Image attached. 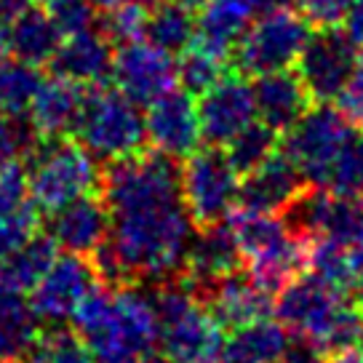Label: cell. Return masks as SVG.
<instances>
[{
    "mask_svg": "<svg viewBox=\"0 0 363 363\" xmlns=\"http://www.w3.org/2000/svg\"><path fill=\"white\" fill-rule=\"evenodd\" d=\"M177 160L158 150H139L113 160L102 174V198L110 208V249L125 281H169L184 272L193 219L182 201Z\"/></svg>",
    "mask_w": 363,
    "mask_h": 363,
    "instance_id": "6da1fadb",
    "label": "cell"
},
{
    "mask_svg": "<svg viewBox=\"0 0 363 363\" xmlns=\"http://www.w3.org/2000/svg\"><path fill=\"white\" fill-rule=\"evenodd\" d=\"M96 363H145L160 342L155 302L136 286L99 284L80 299L69 318Z\"/></svg>",
    "mask_w": 363,
    "mask_h": 363,
    "instance_id": "7a4b0ae2",
    "label": "cell"
},
{
    "mask_svg": "<svg viewBox=\"0 0 363 363\" xmlns=\"http://www.w3.org/2000/svg\"><path fill=\"white\" fill-rule=\"evenodd\" d=\"M160 320V342L179 363H222L225 326L201 302L193 284L177 275L152 294Z\"/></svg>",
    "mask_w": 363,
    "mask_h": 363,
    "instance_id": "3957f363",
    "label": "cell"
},
{
    "mask_svg": "<svg viewBox=\"0 0 363 363\" xmlns=\"http://www.w3.org/2000/svg\"><path fill=\"white\" fill-rule=\"evenodd\" d=\"M75 136L96 160L128 158L147 142L145 113L115 86H86Z\"/></svg>",
    "mask_w": 363,
    "mask_h": 363,
    "instance_id": "277c9868",
    "label": "cell"
},
{
    "mask_svg": "<svg viewBox=\"0 0 363 363\" xmlns=\"http://www.w3.org/2000/svg\"><path fill=\"white\" fill-rule=\"evenodd\" d=\"M30 201L35 208L54 214L62 206L94 193L102 184L99 163L80 142L69 139H43L35 147V158L27 169Z\"/></svg>",
    "mask_w": 363,
    "mask_h": 363,
    "instance_id": "5b68a950",
    "label": "cell"
},
{
    "mask_svg": "<svg viewBox=\"0 0 363 363\" xmlns=\"http://www.w3.org/2000/svg\"><path fill=\"white\" fill-rule=\"evenodd\" d=\"M238 177L225 147L208 145L184 158L179 169L182 201L195 230L219 225L230 216L240 195Z\"/></svg>",
    "mask_w": 363,
    "mask_h": 363,
    "instance_id": "8992f818",
    "label": "cell"
},
{
    "mask_svg": "<svg viewBox=\"0 0 363 363\" xmlns=\"http://www.w3.org/2000/svg\"><path fill=\"white\" fill-rule=\"evenodd\" d=\"M310 27L313 24L291 9L259 16L254 24H249V30L233 51L238 72L257 78L275 69H291L310 40Z\"/></svg>",
    "mask_w": 363,
    "mask_h": 363,
    "instance_id": "52a82bcc",
    "label": "cell"
},
{
    "mask_svg": "<svg viewBox=\"0 0 363 363\" xmlns=\"http://www.w3.org/2000/svg\"><path fill=\"white\" fill-rule=\"evenodd\" d=\"M355 134L350 121L340 113V107L329 102H315L289 131H286L284 152L294 160L310 184H326L331 163L337 160L345 142Z\"/></svg>",
    "mask_w": 363,
    "mask_h": 363,
    "instance_id": "ba28073f",
    "label": "cell"
},
{
    "mask_svg": "<svg viewBox=\"0 0 363 363\" xmlns=\"http://www.w3.org/2000/svg\"><path fill=\"white\" fill-rule=\"evenodd\" d=\"M347 302L350 296H345L340 289H334L313 272V275H296L291 284H286L278 291L272 310L286 329L323 350V342Z\"/></svg>",
    "mask_w": 363,
    "mask_h": 363,
    "instance_id": "9c48e42d",
    "label": "cell"
},
{
    "mask_svg": "<svg viewBox=\"0 0 363 363\" xmlns=\"http://www.w3.org/2000/svg\"><path fill=\"white\" fill-rule=\"evenodd\" d=\"M361 48L337 27H318L296 59V72L313 102H334L358 67Z\"/></svg>",
    "mask_w": 363,
    "mask_h": 363,
    "instance_id": "30bf717a",
    "label": "cell"
},
{
    "mask_svg": "<svg viewBox=\"0 0 363 363\" xmlns=\"http://www.w3.org/2000/svg\"><path fill=\"white\" fill-rule=\"evenodd\" d=\"M110 83L125 94L139 107H147L158 96L177 89V62L174 54L150 43L147 38H139L123 43L113 57Z\"/></svg>",
    "mask_w": 363,
    "mask_h": 363,
    "instance_id": "8fae6325",
    "label": "cell"
},
{
    "mask_svg": "<svg viewBox=\"0 0 363 363\" xmlns=\"http://www.w3.org/2000/svg\"><path fill=\"white\" fill-rule=\"evenodd\" d=\"M99 284V275L94 270V262L83 254H62L51 262L43 278L30 289V307L38 320L62 323L72 318L80 299Z\"/></svg>",
    "mask_w": 363,
    "mask_h": 363,
    "instance_id": "7c38bea8",
    "label": "cell"
},
{
    "mask_svg": "<svg viewBox=\"0 0 363 363\" xmlns=\"http://www.w3.org/2000/svg\"><path fill=\"white\" fill-rule=\"evenodd\" d=\"M257 118L254 86L243 75H222L208 91L201 94L198 121L206 145L225 147L233 136Z\"/></svg>",
    "mask_w": 363,
    "mask_h": 363,
    "instance_id": "4fadbf2b",
    "label": "cell"
},
{
    "mask_svg": "<svg viewBox=\"0 0 363 363\" xmlns=\"http://www.w3.org/2000/svg\"><path fill=\"white\" fill-rule=\"evenodd\" d=\"M147 128V145L174 160H184L201 145V121H198V104L193 94L184 89H171L169 94L158 96L147 104L145 113Z\"/></svg>",
    "mask_w": 363,
    "mask_h": 363,
    "instance_id": "5bb4252c",
    "label": "cell"
},
{
    "mask_svg": "<svg viewBox=\"0 0 363 363\" xmlns=\"http://www.w3.org/2000/svg\"><path fill=\"white\" fill-rule=\"evenodd\" d=\"M198 296L211 310V315L230 331L257 323V320L270 315L272 307H275L270 294L240 270L198 289Z\"/></svg>",
    "mask_w": 363,
    "mask_h": 363,
    "instance_id": "9a60e30c",
    "label": "cell"
},
{
    "mask_svg": "<svg viewBox=\"0 0 363 363\" xmlns=\"http://www.w3.org/2000/svg\"><path fill=\"white\" fill-rule=\"evenodd\" d=\"M307 184L310 182L305 179L299 166L278 147L262 166L246 174V182L240 184L238 203L243 208H254V211L281 214Z\"/></svg>",
    "mask_w": 363,
    "mask_h": 363,
    "instance_id": "2e32d148",
    "label": "cell"
},
{
    "mask_svg": "<svg viewBox=\"0 0 363 363\" xmlns=\"http://www.w3.org/2000/svg\"><path fill=\"white\" fill-rule=\"evenodd\" d=\"M110 225L113 222H110V208L104 203V198L89 193L51 214L48 235L65 251L86 257L110 240Z\"/></svg>",
    "mask_w": 363,
    "mask_h": 363,
    "instance_id": "e0dca14e",
    "label": "cell"
},
{
    "mask_svg": "<svg viewBox=\"0 0 363 363\" xmlns=\"http://www.w3.org/2000/svg\"><path fill=\"white\" fill-rule=\"evenodd\" d=\"M113 45L115 43L99 27H91V30H83V33L75 35H65L57 54L48 62V67L54 75L75 80L80 86H99L104 80H110L115 57Z\"/></svg>",
    "mask_w": 363,
    "mask_h": 363,
    "instance_id": "ac0fdd59",
    "label": "cell"
},
{
    "mask_svg": "<svg viewBox=\"0 0 363 363\" xmlns=\"http://www.w3.org/2000/svg\"><path fill=\"white\" fill-rule=\"evenodd\" d=\"M243 267V254L230 225L219 222V225L203 227L198 230V238L190 240L187 249V259H184V278L193 284V289H203V286L214 284L219 278H225L230 272H238Z\"/></svg>",
    "mask_w": 363,
    "mask_h": 363,
    "instance_id": "d6986e66",
    "label": "cell"
},
{
    "mask_svg": "<svg viewBox=\"0 0 363 363\" xmlns=\"http://www.w3.org/2000/svg\"><path fill=\"white\" fill-rule=\"evenodd\" d=\"M83 99H86V86L62 78V75L43 78L30 110H27L40 142L75 134Z\"/></svg>",
    "mask_w": 363,
    "mask_h": 363,
    "instance_id": "ffe728a7",
    "label": "cell"
},
{
    "mask_svg": "<svg viewBox=\"0 0 363 363\" xmlns=\"http://www.w3.org/2000/svg\"><path fill=\"white\" fill-rule=\"evenodd\" d=\"M254 99H257L259 121L275 128L278 134H286L315 104L310 99L299 72L294 69H275V72L257 75Z\"/></svg>",
    "mask_w": 363,
    "mask_h": 363,
    "instance_id": "44dd1931",
    "label": "cell"
},
{
    "mask_svg": "<svg viewBox=\"0 0 363 363\" xmlns=\"http://www.w3.org/2000/svg\"><path fill=\"white\" fill-rule=\"evenodd\" d=\"M251 16L254 11L246 0H206L201 6L193 43L216 57L230 59L243 33L249 30Z\"/></svg>",
    "mask_w": 363,
    "mask_h": 363,
    "instance_id": "7402d4cb",
    "label": "cell"
},
{
    "mask_svg": "<svg viewBox=\"0 0 363 363\" xmlns=\"http://www.w3.org/2000/svg\"><path fill=\"white\" fill-rule=\"evenodd\" d=\"M246 264V275L267 294H278L286 284H291L296 275L307 270V238L305 235H286L281 243L254 254Z\"/></svg>",
    "mask_w": 363,
    "mask_h": 363,
    "instance_id": "603a6c76",
    "label": "cell"
},
{
    "mask_svg": "<svg viewBox=\"0 0 363 363\" xmlns=\"http://www.w3.org/2000/svg\"><path fill=\"white\" fill-rule=\"evenodd\" d=\"M65 35L59 33V27L54 24L51 13L40 9V6H30L27 11H22L13 24L6 30V45L9 54L22 62L38 65L43 67L51 62V57L57 54L59 43Z\"/></svg>",
    "mask_w": 363,
    "mask_h": 363,
    "instance_id": "cb8c5ba5",
    "label": "cell"
},
{
    "mask_svg": "<svg viewBox=\"0 0 363 363\" xmlns=\"http://www.w3.org/2000/svg\"><path fill=\"white\" fill-rule=\"evenodd\" d=\"M289 345V329L284 323H272L262 318L243 329H235L233 337L225 340L222 363H278Z\"/></svg>",
    "mask_w": 363,
    "mask_h": 363,
    "instance_id": "d4e9b609",
    "label": "cell"
},
{
    "mask_svg": "<svg viewBox=\"0 0 363 363\" xmlns=\"http://www.w3.org/2000/svg\"><path fill=\"white\" fill-rule=\"evenodd\" d=\"M54 259H57L54 238L35 233L22 249H16L11 257L0 262V291H13V294L30 291Z\"/></svg>",
    "mask_w": 363,
    "mask_h": 363,
    "instance_id": "484cf974",
    "label": "cell"
},
{
    "mask_svg": "<svg viewBox=\"0 0 363 363\" xmlns=\"http://www.w3.org/2000/svg\"><path fill=\"white\" fill-rule=\"evenodd\" d=\"M195 30L198 19L193 16V9L174 0H155L147 13L145 38L169 54H182L193 45Z\"/></svg>",
    "mask_w": 363,
    "mask_h": 363,
    "instance_id": "4316f807",
    "label": "cell"
},
{
    "mask_svg": "<svg viewBox=\"0 0 363 363\" xmlns=\"http://www.w3.org/2000/svg\"><path fill=\"white\" fill-rule=\"evenodd\" d=\"M38 337V315L30 302H24L22 294L0 291V358H22Z\"/></svg>",
    "mask_w": 363,
    "mask_h": 363,
    "instance_id": "83f0119b",
    "label": "cell"
},
{
    "mask_svg": "<svg viewBox=\"0 0 363 363\" xmlns=\"http://www.w3.org/2000/svg\"><path fill=\"white\" fill-rule=\"evenodd\" d=\"M227 225H230L233 235L238 240L243 259H249L254 254L281 243L286 235H291V230L286 227L281 214H275V211H254V208H243V206L230 211Z\"/></svg>",
    "mask_w": 363,
    "mask_h": 363,
    "instance_id": "f1b7e54d",
    "label": "cell"
},
{
    "mask_svg": "<svg viewBox=\"0 0 363 363\" xmlns=\"http://www.w3.org/2000/svg\"><path fill=\"white\" fill-rule=\"evenodd\" d=\"M43 83L38 65L6 57L0 62V110L3 113H27L35 94Z\"/></svg>",
    "mask_w": 363,
    "mask_h": 363,
    "instance_id": "f546056e",
    "label": "cell"
},
{
    "mask_svg": "<svg viewBox=\"0 0 363 363\" xmlns=\"http://www.w3.org/2000/svg\"><path fill=\"white\" fill-rule=\"evenodd\" d=\"M278 136L281 134L275 128H270L267 123L251 121L243 131H238L227 142L225 152L240 177H246V174H251L257 166H262L278 150Z\"/></svg>",
    "mask_w": 363,
    "mask_h": 363,
    "instance_id": "4dcf8cb0",
    "label": "cell"
},
{
    "mask_svg": "<svg viewBox=\"0 0 363 363\" xmlns=\"http://www.w3.org/2000/svg\"><path fill=\"white\" fill-rule=\"evenodd\" d=\"M225 62L227 59L216 57L211 51H206L201 45H190L187 51L179 54L177 62V83L187 94L201 96L203 91H208L216 80L225 75Z\"/></svg>",
    "mask_w": 363,
    "mask_h": 363,
    "instance_id": "1f68e13d",
    "label": "cell"
},
{
    "mask_svg": "<svg viewBox=\"0 0 363 363\" xmlns=\"http://www.w3.org/2000/svg\"><path fill=\"white\" fill-rule=\"evenodd\" d=\"M27 363H96V358L78 331L54 329L38 337Z\"/></svg>",
    "mask_w": 363,
    "mask_h": 363,
    "instance_id": "d6a6232c",
    "label": "cell"
},
{
    "mask_svg": "<svg viewBox=\"0 0 363 363\" xmlns=\"http://www.w3.org/2000/svg\"><path fill=\"white\" fill-rule=\"evenodd\" d=\"M323 187H329L337 195L363 198V131H355L345 142L337 160L331 163Z\"/></svg>",
    "mask_w": 363,
    "mask_h": 363,
    "instance_id": "836d02e7",
    "label": "cell"
},
{
    "mask_svg": "<svg viewBox=\"0 0 363 363\" xmlns=\"http://www.w3.org/2000/svg\"><path fill=\"white\" fill-rule=\"evenodd\" d=\"M150 9H152L150 0H125L121 6L104 11L102 22H96V27H99L115 45L131 43V40L145 38Z\"/></svg>",
    "mask_w": 363,
    "mask_h": 363,
    "instance_id": "e575fe53",
    "label": "cell"
},
{
    "mask_svg": "<svg viewBox=\"0 0 363 363\" xmlns=\"http://www.w3.org/2000/svg\"><path fill=\"white\" fill-rule=\"evenodd\" d=\"M40 145V136L35 131L27 113H0V169L13 160L33 155Z\"/></svg>",
    "mask_w": 363,
    "mask_h": 363,
    "instance_id": "d590c367",
    "label": "cell"
},
{
    "mask_svg": "<svg viewBox=\"0 0 363 363\" xmlns=\"http://www.w3.org/2000/svg\"><path fill=\"white\" fill-rule=\"evenodd\" d=\"M45 11L51 13L62 35H75L96 27V6L91 0H45Z\"/></svg>",
    "mask_w": 363,
    "mask_h": 363,
    "instance_id": "8d00e7d4",
    "label": "cell"
},
{
    "mask_svg": "<svg viewBox=\"0 0 363 363\" xmlns=\"http://www.w3.org/2000/svg\"><path fill=\"white\" fill-rule=\"evenodd\" d=\"M38 233V208L27 206L13 214H0V262L22 249L27 240Z\"/></svg>",
    "mask_w": 363,
    "mask_h": 363,
    "instance_id": "74e56055",
    "label": "cell"
},
{
    "mask_svg": "<svg viewBox=\"0 0 363 363\" xmlns=\"http://www.w3.org/2000/svg\"><path fill=\"white\" fill-rule=\"evenodd\" d=\"M30 201V177L19 160H13L9 166L0 169V214H13L22 211Z\"/></svg>",
    "mask_w": 363,
    "mask_h": 363,
    "instance_id": "f35d334b",
    "label": "cell"
},
{
    "mask_svg": "<svg viewBox=\"0 0 363 363\" xmlns=\"http://www.w3.org/2000/svg\"><path fill=\"white\" fill-rule=\"evenodd\" d=\"M340 102V113L350 121L355 131H363V59L358 54V67L352 72V78L347 80V86L342 89L337 96Z\"/></svg>",
    "mask_w": 363,
    "mask_h": 363,
    "instance_id": "ab89813d",
    "label": "cell"
},
{
    "mask_svg": "<svg viewBox=\"0 0 363 363\" xmlns=\"http://www.w3.org/2000/svg\"><path fill=\"white\" fill-rule=\"evenodd\" d=\"M302 16L313 27H337L345 19L352 0H296Z\"/></svg>",
    "mask_w": 363,
    "mask_h": 363,
    "instance_id": "60d3db41",
    "label": "cell"
},
{
    "mask_svg": "<svg viewBox=\"0 0 363 363\" xmlns=\"http://www.w3.org/2000/svg\"><path fill=\"white\" fill-rule=\"evenodd\" d=\"M278 363H329V358H326V352L320 350L318 345L299 337L296 342L286 345V350L278 358Z\"/></svg>",
    "mask_w": 363,
    "mask_h": 363,
    "instance_id": "b9f144b4",
    "label": "cell"
},
{
    "mask_svg": "<svg viewBox=\"0 0 363 363\" xmlns=\"http://www.w3.org/2000/svg\"><path fill=\"white\" fill-rule=\"evenodd\" d=\"M342 22H345V33L352 38V43L363 48V0H352Z\"/></svg>",
    "mask_w": 363,
    "mask_h": 363,
    "instance_id": "7bdbcfd3",
    "label": "cell"
},
{
    "mask_svg": "<svg viewBox=\"0 0 363 363\" xmlns=\"http://www.w3.org/2000/svg\"><path fill=\"white\" fill-rule=\"evenodd\" d=\"M35 0H0V33L6 35V30L13 24V19L22 11H27Z\"/></svg>",
    "mask_w": 363,
    "mask_h": 363,
    "instance_id": "ee69618b",
    "label": "cell"
},
{
    "mask_svg": "<svg viewBox=\"0 0 363 363\" xmlns=\"http://www.w3.org/2000/svg\"><path fill=\"white\" fill-rule=\"evenodd\" d=\"M251 6V11L264 16V13H275V11H286V9H291L296 0H246Z\"/></svg>",
    "mask_w": 363,
    "mask_h": 363,
    "instance_id": "f6af8a7d",
    "label": "cell"
},
{
    "mask_svg": "<svg viewBox=\"0 0 363 363\" xmlns=\"http://www.w3.org/2000/svg\"><path fill=\"white\" fill-rule=\"evenodd\" d=\"M329 363H363V350H361V347H355V350L331 352Z\"/></svg>",
    "mask_w": 363,
    "mask_h": 363,
    "instance_id": "bcb514c9",
    "label": "cell"
},
{
    "mask_svg": "<svg viewBox=\"0 0 363 363\" xmlns=\"http://www.w3.org/2000/svg\"><path fill=\"white\" fill-rule=\"evenodd\" d=\"M94 6H96V11L104 13L110 11V9H115V6H121V3H125V0H91ZM150 3H155V0H150Z\"/></svg>",
    "mask_w": 363,
    "mask_h": 363,
    "instance_id": "7dc6e473",
    "label": "cell"
},
{
    "mask_svg": "<svg viewBox=\"0 0 363 363\" xmlns=\"http://www.w3.org/2000/svg\"><path fill=\"white\" fill-rule=\"evenodd\" d=\"M145 363H179V361H174V358H169V355H160V358L158 355H150Z\"/></svg>",
    "mask_w": 363,
    "mask_h": 363,
    "instance_id": "c3c4849f",
    "label": "cell"
},
{
    "mask_svg": "<svg viewBox=\"0 0 363 363\" xmlns=\"http://www.w3.org/2000/svg\"><path fill=\"white\" fill-rule=\"evenodd\" d=\"M174 3H182V6H187V9H201L206 0H174Z\"/></svg>",
    "mask_w": 363,
    "mask_h": 363,
    "instance_id": "681fc988",
    "label": "cell"
},
{
    "mask_svg": "<svg viewBox=\"0 0 363 363\" xmlns=\"http://www.w3.org/2000/svg\"><path fill=\"white\" fill-rule=\"evenodd\" d=\"M9 57V45H6V35L0 33V62Z\"/></svg>",
    "mask_w": 363,
    "mask_h": 363,
    "instance_id": "f907efd6",
    "label": "cell"
},
{
    "mask_svg": "<svg viewBox=\"0 0 363 363\" xmlns=\"http://www.w3.org/2000/svg\"><path fill=\"white\" fill-rule=\"evenodd\" d=\"M0 363H16V358H0Z\"/></svg>",
    "mask_w": 363,
    "mask_h": 363,
    "instance_id": "816d5d0a",
    "label": "cell"
},
{
    "mask_svg": "<svg viewBox=\"0 0 363 363\" xmlns=\"http://www.w3.org/2000/svg\"><path fill=\"white\" fill-rule=\"evenodd\" d=\"M40 3H45V0H40Z\"/></svg>",
    "mask_w": 363,
    "mask_h": 363,
    "instance_id": "f5cc1de1",
    "label": "cell"
}]
</instances>
